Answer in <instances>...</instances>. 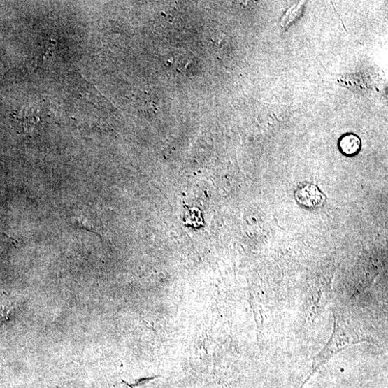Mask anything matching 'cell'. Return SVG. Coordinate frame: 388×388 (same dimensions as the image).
<instances>
[{
  "label": "cell",
  "instance_id": "cell-5",
  "mask_svg": "<svg viewBox=\"0 0 388 388\" xmlns=\"http://www.w3.org/2000/svg\"><path fill=\"white\" fill-rule=\"evenodd\" d=\"M14 312V306L11 303L0 304V322H7Z\"/></svg>",
  "mask_w": 388,
  "mask_h": 388
},
{
  "label": "cell",
  "instance_id": "cell-2",
  "mask_svg": "<svg viewBox=\"0 0 388 388\" xmlns=\"http://www.w3.org/2000/svg\"><path fill=\"white\" fill-rule=\"evenodd\" d=\"M294 198L298 204L307 210H318L326 201L325 194L319 188L310 183L302 184L295 191Z\"/></svg>",
  "mask_w": 388,
  "mask_h": 388
},
{
  "label": "cell",
  "instance_id": "cell-1",
  "mask_svg": "<svg viewBox=\"0 0 388 388\" xmlns=\"http://www.w3.org/2000/svg\"><path fill=\"white\" fill-rule=\"evenodd\" d=\"M362 342H364V340L359 338L357 334L349 331L347 327L342 324L341 322L335 319L331 338L323 351L316 357L312 369L306 378L305 384L335 354L351 345Z\"/></svg>",
  "mask_w": 388,
  "mask_h": 388
},
{
  "label": "cell",
  "instance_id": "cell-3",
  "mask_svg": "<svg viewBox=\"0 0 388 388\" xmlns=\"http://www.w3.org/2000/svg\"><path fill=\"white\" fill-rule=\"evenodd\" d=\"M339 148L341 152L347 157H353L357 155L361 147L360 138L352 134L344 135L339 141Z\"/></svg>",
  "mask_w": 388,
  "mask_h": 388
},
{
  "label": "cell",
  "instance_id": "cell-4",
  "mask_svg": "<svg viewBox=\"0 0 388 388\" xmlns=\"http://www.w3.org/2000/svg\"><path fill=\"white\" fill-rule=\"evenodd\" d=\"M303 3L292 6L281 20V26L282 28H287L289 24L297 20L303 12Z\"/></svg>",
  "mask_w": 388,
  "mask_h": 388
}]
</instances>
